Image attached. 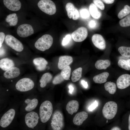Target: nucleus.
Returning a JSON list of instances; mask_svg holds the SVG:
<instances>
[{
    "mask_svg": "<svg viewBox=\"0 0 130 130\" xmlns=\"http://www.w3.org/2000/svg\"><path fill=\"white\" fill-rule=\"evenodd\" d=\"M79 108V103L76 100L69 101L67 104L66 109L68 113L72 115L73 113L76 112Z\"/></svg>",
    "mask_w": 130,
    "mask_h": 130,
    "instance_id": "nucleus-22",
    "label": "nucleus"
},
{
    "mask_svg": "<svg viewBox=\"0 0 130 130\" xmlns=\"http://www.w3.org/2000/svg\"><path fill=\"white\" fill-rule=\"evenodd\" d=\"M73 58L68 56H62L60 57L58 63V67L60 70H62L69 66L72 62Z\"/></svg>",
    "mask_w": 130,
    "mask_h": 130,
    "instance_id": "nucleus-19",
    "label": "nucleus"
},
{
    "mask_svg": "<svg viewBox=\"0 0 130 130\" xmlns=\"http://www.w3.org/2000/svg\"><path fill=\"white\" fill-rule=\"evenodd\" d=\"M117 110V103L113 101H109L104 105L102 110L104 117L107 119H111L116 115Z\"/></svg>",
    "mask_w": 130,
    "mask_h": 130,
    "instance_id": "nucleus-8",
    "label": "nucleus"
},
{
    "mask_svg": "<svg viewBox=\"0 0 130 130\" xmlns=\"http://www.w3.org/2000/svg\"><path fill=\"white\" fill-rule=\"evenodd\" d=\"M38 6L41 10L49 15H53L56 12L55 5L51 0H40L38 2Z\"/></svg>",
    "mask_w": 130,
    "mask_h": 130,
    "instance_id": "nucleus-9",
    "label": "nucleus"
},
{
    "mask_svg": "<svg viewBox=\"0 0 130 130\" xmlns=\"http://www.w3.org/2000/svg\"><path fill=\"white\" fill-rule=\"evenodd\" d=\"M41 126L47 122L51 118L53 112V106L49 100H46L40 102L38 108Z\"/></svg>",
    "mask_w": 130,
    "mask_h": 130,
    "instance_id": "nucleus-5",
    "label": "nucleus"
},
{
    "mask_svg": "<svg viewBox=\"0 0 130 130\" xmlns=\"http://www.w3.org/2000/svg\"><path fill=\"white\" fill-rule=\"evenodd\" d=\"M5 40L6 44L15 51L20 52L23 50L24 47L22 44L13 36L10 35H7Z\"/></svg>",
    "mask_w": 130,
    "mask_h": 130,
    "instance_id": "nucleus-10",
    "label": "nucleus"
},
{
    "mask_svg": "<svg viewBox=\"0 0 130 130\" xmlns=\"http://www.w3.org/2000/svg\"><path fill=\"white\" fill-rule=\"evenodd\" d=\"M107 122H108V120H107V122H106L107 123Z\"/></svg>",
    "mask_w": 130,
    "mask_h": 130,
    "instance_id": "nucleus-48",
    "label": "nucleus"
},
{
    "mask_svg": "<svg viewBox=\"0 0 130 130\" xmlns=\"http://www.w3.org/2000/svg\"><path fill=\"white\" fill-rule=\"evenodd\" d=\"M35 84L34 80L28 77H24L18 80L13 88L10 90L14 93L22 95L36 91Z\"/></svg>",
    "mask_w": 130,
    "mask_h": 130,
    "instance_id": "nucleus-4",
    "label": "nucleus"
},
{
    "mask_svg": "<svg viewBox=\"0 0 130 130\" xmlns=\"http://www.w3.org/2000/svg\"><path fill=\"white\" fill-rule=\"evenodd\" d=\"M68 87L69 89V92L71 94H72L74 89L73 87L70 84L69 85Z\"/></svg>",
    "mask_w": 130,
    "mask_h": 130,
    "instance_id": "nucleus-46",
    "label": "nucleus"
},
{
    "mask_svg": "<svg viewBox=\"0 0 130 130\" xmlns=\"http://www.w3.org/2000/svg\"><path fill=\"white\" fill-rule=\"evenodd\" d=\"M88 113L85 111L79 112L77 113L73 119V122L75 125L80 126L87 118Z\"/></svg>",
    "mask_w": 130,
    "mask_h": 130,
    "instance_id": "nucleus-20",
    "label": "nucleus"
},
{
    "mask_svg": "<svg viewBox=\"0 0 130 130\" xmlns=\"http://www.w3.org/2000/svg\"><path fill=\"white\" fill-rule=\"evenodd\" d=\"M91 40L93 45L97 48L101 50H104L105 48V41L101 35L98 34L93 35L92 37Z\"/></svg>",
    "mask_w": 130,
    "mask_h": 130,
    "instance_id": "nucleus-15",
    "label": "nucleus"
},
{
    "mask_svg": "<svg viewBox=\"0 0 130 130\" xmlns=\"http://www.w3.org/2000/svg\"><path fill=\"white\" fill-rule=\"evenodd\" d=\"M89 10L91 15L94 18L98 19L101 17V12L94 4L91 3L90 5Z\"/></svg>",
    "mask_w": 130,
    "mask_h": 130,
    "instance_id": "nucleus-27",
    "label": "nucleus"
},
{
    "mask_svg": "<svg viewBox=\"0 0 130 130\" xmlns=\"http://www.w3.org/2000/svg\"><path fill=\"white\" fill-rule=\"evenodd\" d=\"M97 25L96 22L93 20H92L89 22V25L90 27L91 28H95Z\"/></svg>",
    "mask_w": 130,
    "mask_h": 130,
    "instance_id": "nucleus-42",
    "label": "nucleus"
},
{
    "mask_svg": "<svg viewBox=\"0 0 130 130\" xmlns=\"http://www.w3.org/2000/svg\"><path fill=\"white\" fill-rule=\"evenodd\" d=\"M94 4L98 8L101 10H104L105 6L103 2L100 0H93Z\"/></svg>",
    "mask_w": 130,
    "mask_h": 130,
    "instance_id": "nucleus-38",
    "label": "nucleus"
},
{
    "mask_svg": "<svg viewBox=\"0 0 130 130\" xmlns=\"http://www.w3.org/2000/svg\"><path fill=\"white\" fill-rule=\"evenodd\" d=\"M3 2L7 8L13 11L19 10L21 6V3L19 0H3Z\"/></svg>",
    "mask_w": 130,
    "mask_h": 130,
    "instance_id": "nucleus-17",
    "label": "nucleus"
},
{
    "mask_svg": "<svg viewBox=\"0 0 130 130\" xmlns=\"http://www.w3.org/2000/svg\"><path fill=\"white\" fill-rule=\"evenodd\" d=\"M17 32L20 37L25 38L33 34L34 31L31 25L28 24H24L18 27Z\"/></svg>",
    "mask_w": 130,
    "mask_h": 130,
    "instance_id": "nucleus-13",
    "label": "nucleus"
},
{
    "mask_svg": "<svg viewBox=\"0 0 130 130\" xmlns=\"http://www.w3.org/2000/svg\"><path fill=\"white\" fill-rule=\"evenodd\" d=\"M39 92L38 91H36L21 95V97H20L18 117L38 108L40 102V96Z\"/></svg>",
    "mask_w": 130,
    "mask_h": 130,
    "instance_id": "nucleus-2",
    "label": "nucleus"
},
{
    "mask_svg": "<svg viewBox=\"0 0 130 130\" xmlns=\"http://www.w3.org/2000/svg\"><path fill=\"white\" fill-rule=\"evenodd\" d=\"M105 90L111 94H113L116 92L117 87L115 83L110 82H108L104 84Z\"/></svg>",
    "mask_w": 130,
    "mask_h": 130,
    "instance_id": "nucleus-30",
    "label": "nucleus"
},
{
    "mask_svg": "<svg viewBox=\"0 0 130 130\" xmlns=\"http://www.w3.org/2000/svg\"><path fill=\"white\" fill-rule=\"evenodd\" d=\"M119 24L120 26L123 27H130V14L121 20L119 21Z\"/></svg>",
    "mask_w": 130,
    "mask_h": 130,
    "instance_id": "nucleus-35",
    "label": "nucleus"
},
{
    "mask_svg": "<svg viewBox=\"0 0 130 130\" xmlns=\"http://www.w3.org/2000/svg\"><path fill=\"white\" fill-rule=\"evenodd\" d=\"M81 83L84 88H86L88 87V84L87 82L84 80H82L81 81Z\"/></svg>",
    "mask_w": 130,
    "mask_h": 130,
    "instance_id": "nucleus-44",
    "label": "nucleus"
},
{
    "mask_svg": "<svg viewBox=\"0 0 130 130\" xmlns=\"http://www.w3.org/2000/svg\"><path fill=\"white\" fill-rule=\"evenodd\" d=\"M33 62L36 66L37 69L39 71L45 70L48 64L47 61L42 57L37 58H34L33 60Z\"/></svg>",
    "mask_w": 130,
    "mask_h": 130,
    "instance_id": "nucleus-21",
    "label": "nucleus"
},
{
    "mask_svg": "<svg viewBox=\"0 0 130 130\" xmlns=\"http://www.w3.org/2000/svg\"><path fill=\"white\" fill-rule=\"evenodd\" d=\"M118 50L122 56L127 58H130V46H121L118 48Z\"/></svg>",
    "mask_w": 130,
    "mask_h": 130,
    "instance_id": "nucleus-32",
    "label": "nucleus"
},
{
    "mask_svg": "<svg viewBox=\"0 0 130 130\" xmlns=\"http://www.w3.org/2000/svg\"><path fill=\"white\" fill-rule=\"evenodd\" d=\"M108 72H105L95 76L93 80L95 83L101 84L105 82L109 76Z\"/></svg>",
    "mask_w": 130,
    "mask_h": 130,
    "instance_id": "nucleus-25",
    "label": "nucleus"
},
{
    "mask_svg": "<svg viewBox=\"0 0 130 130\" xmlns=\"http://www.w3.org/2000/svg\"><path fill=\"white\" fill-rule=\"evenodd\" d=\"M117 85L118 88L125 89L130 86V74H124L120 76L117 79Z\"/></svg>",
    "mask_w": 130,
    "mask_h": 130,
    "instance_id": "nucleus-14",
    "label": "nucleus"
},
{
    "mask_svg": "<svg viewBox=\"0 0 130 130\" xmlns=\"http://www.w3.org/2000/svg\"><path fill=\"white\" fill-rule=\"evenodd\" d=\"M71 68L69 66L62 69L60 73V74L65 80H69L70 76Z\"/></svg>",
    "mask_w": 130,
    "mask_h": 130,
    "instance_id": "nucleus-34",
    "label": "nucleus"
},
{
    "mask_svg": "<svg viewBox=\"0 0 130 130\" xmlns=\"http://www.w3.org/2000/svg\"><path fill=\"white\" fill-rule=\"evenodd\" d=\"M80 14L81 17L83 18L86 19L90 16V13L88 10L85 9H83L80 10Z\"/></svg>",
    "mask_w": 130,
    "mask_h": 130,
    "instance_id": "nucleus-37",
    "label": "nucleus"
},
{
    "mask_svg": "<svg viewBox=\"0 0 130 130\" xmlns=\"http://www.w3.org/2000/svg\"><path fill=\"white\" fill-rule=\"evenodd\" d=\"M65 9L69 18H72L75 20L78 19L79 16L78 12L73 4L70 2L67 3L65 6Z\"/></svg>",
    "mask_w": 130,
    "mask_h": 130,
    "instance_id": "nucleus-16",
    "label": "nucleus"
},
{
    "mask_svg": "<svg viewBox=\"0 0 130 130\" xmlns=\"http://www.w3.org/2000/svg\"><path fill=\"white\" fill-rule=\"evenodd\" d=\"M117 64L120 67L124 69L130 70V58L126 60L120 59L118 60Z\"/></svg>",
    "mask_w": 130,
    "mask_h": 130,
    "instance_id": "nucleus-31",
    "label": "nucleus"
},
{
    "mask_svg": "<svg viewBox=\"0 0 130 130\" xmlns=\"http://www.w3.org/2000/svg\"><path fill=\"white\" fill-rule=\"evenodd\" d=\"M130 14V6L128 5H125L118 14L117 16L120 19Z\"/></svg>",
    "mask_w": 130,
    "mask_h": 130,
    "instance_id": "nucleus-33",
    "label": "nucleus"
},
{
    "mask_svg": "<svg viewBox=\"0 0 130 130\" xmlns=\"http://www.w3.org/2000/svg\"><path fill=\"white\" fill-rule=\"evenodd\" d=\"M14 93L10 89L0 91V112L8 104Z\"/></svg>",
    "mask_w": 130,
    "mask_h": 130,
    "instance_id": "nucleus-11",
    "label": "nucleus"
},
{
    "mask_svg": "<svg viewBox=\"0 0 130 130\" xmlns=\"http://www.w3.org/2000/svg\"><path fill=\"white\" fill-rule=\"evenodd\" d=\"M18 119L17 127L20 129L38 130L41 127L38 108L19 117Z\"/></svg>",
    "mask_w": 130,
    "mask_h": 130,
    "instance_id": "nucleus-3",
    "label": "nucleus"
},
{
    "mask_svg": "<svg viewBox=\"0 0 130 130\" xmlns=\"http://www.w3.org/2000/svg\"><path fill=\"white\" fill-rule=\"evenodd\" d=\"M127 120V128L128 130H130V112L129 114Z\"/></svg>",
    "mask_w": 130,
    "mask_h": 130,
    "instance_id": "nucleus-45",
    "label": "nucleus"
},
{
    "mask_svg": "<svg viewBox=\"0 0 130 130\" xmlns=\"http://www.w3.org/2000/svg\"><path fill=\"white\" fill-rule=\"evenodd\" d=\"M64 80L60 73L56 75L54 77L52 81V83L53 84L56 85L61 83Z\"/></svg>",
    "mask_w": 130,
    "mask_h": 130,
    "instance_id": "nucleus-36",
    "label": "nucleus"
},
{
    "mask_svg": "<svg viewBox=\"0 0 130 130\" xmlns=\"http://www.w3.org/2000/svg\"><path fill=\"white\" fill-rule=\"evenodd\" d=\"M14 63L11 59L8 58H4L0 61V67L2 70L6 71L14 66Z\"/></svg>",
    "mask_w": 130,
    "mask_h": 130,
    "instance_id": "nucleus-24",
    "label": "nucleus"
},
{
    "mask_svg": "<svg viewBox=\"0 0 130 130\" xmlns=\"http://www.w3.org/2000/svg\"><path fill=\"white\" fill-rule=\"evenodd\" d=\"M88 35L87 29L84 27L78 28L72 34L71 36L73 40L77 42H81L84 40Z\"/></svg>",
    "mask_w": 130,
    "mask_h": 130,
    "instance_id": "nucleus-12",
    "label": "nucleus"
},
{
    "mask_svg": "<svg viewBox=\"0 0 130 130\" xmlns=\"http://www.w3.org/2000/svg\"><path fill=\"white\" fill-rule=\"evenodd\" d=\"M110 65V62L109 60L100 59L96 61L95 66L98 69L104 70L106 69Z\"/></svg>",
    "mask_w": 130,
    "mask_h": 130,
    "instance_id": "nucleus-26",
    "label": "nucleus"
},
{
    "mask_svg": "<svg viewBox=\"0 0 130 130\" xmlns=\"http://www.w3.org/2000/svg\"><path fill=\"white\" fill-rule=\"evenodd\" d=\"M6 21L8 23L10 26H14L18 22V18L17 14L13 13L8 15L6 19Z\"/></svg>",
    "mask_w": 130,
    "mask_h": 130,
    "instance_id": "nucleus-29",
    "label": "nucleus"
},
{
    "mask_svg": "<svg viewBox=\"0 0 130 130\" xmlns=\"http://www.w3.org/2000/svg\"><path fill=\"white\" fill-rule=\"evenodd\" d=\"M98 105V103L97 101L95 100L93 103L90 105L88 107L89 110L90 111H92L96 108Z\"/></svg>",
    "mask_w": 130,
    "mask_h": 130,
    "instance_id": "nucleus-40",
    "label": "nucleus"
},
{
    "mask_svg": "<svg viewBox=\"0 0 130 130\" xmlns=\"http://www.w3.org/2000/svg\"><path fill=\"white\" fill-rule=\"evenodd\" d=\"M82 69L80 67L75 70L72 72L71 80L73 82H76L81 78L82 77Z\"/></svg>",
    "mask_w": 130,
    "mask_h": 130,
    "instance_id": "nucleus-28",
    "label": "nucleus"
},
{
    "mask_svg": "<svg viewBox=\"0 0 130 130\" xmlns=\"http://www.w3.org/2000/svg\"><path fill=\"white\" fill-rule=\"evenodd\" d=\"M65 124L64 117L62 112L59 110H55L52 113L50 122L51 129L53 130H62Z\"/></svg>",
    "mask_w": 130,
    "mask_h": 130,
    "instance_id": "nucleus-6",
    "label": "nucleus"
},
{
    "mask_svg": "<svg viewBox=\"0 0 130 130\" xmlns=\"http://www.w3.org/2000/svg\"><path fill=\"white\" fill-rule=\"evenodd\" d=\"M20 69L18 68L13 66L6 71L3 74L5 78L11 79L15 78L18 77L20 74Z\"/></svg>",
    "mask_w": 130,
    "mask_h": 130,
    "instance_id": "nucleus-18",
    "label": "nucleus"
},
{
    "mask_svg": "<svg viewBox=\"0 0 130 130\" xmlns=\"http://www.w3.org/2000/svg\"><path fill=\"white\" fill-rule=\"evenodd\" d=\"M71 36L70 34L66 35L64 38L62 42V45L63 46L67 45L69 43L71 39Z\"/></svg>",
    "mask_w": 130,
    "mask_h": 130,
    "instance_id": "nucleus-39",
    "label": "nucleus"
},
{
    "mask_svg": "<svg viewBox=\"0 0 130 130\" xmlns=\"http://www.w3.org/2000/svg\"><path fill=\"white\" fill-rule=\"evenodd\" d=\"M5 35L4 33L2 32H0V47H1L2 44L4 40Z\"/></svg>",
    "mask_w": 130,
    "mask_h": 130,
    "instance_id": "nucleus-41",
    "label": "nucleus"
},
{
    "mask_svg": "<svg viewBox=\"0 0 130 130\" xmlns=\"http://www.w3.org/2000/svg\"><path fill=\"white\" fill-rule=\"evenodd\" d=\"M53 43L52 36L48 34H45L39 38L34 44L35 48L38 50L44 51L49 49Z\"/></svg>",
    "mask_w": 130,
    "mask_h": 130,
    "instance_id": "nucleus-7",
    "label": "nucleus"
},
{
    "mask_svg": "<svg viewBox=\"0 0 130 130\" xmlns=\"http://www.w3.org/2000/svg\"><path fill=\"white\" fill-rule=\"evenodd\" d=\"M52 78V76L50 73L47 72L44 74L39 80V87L41 89L45 88L51 81Z\"/></svg>",
    "mask_w": 130,
    "mask_h": 130,
    "instance_id": "nucleus-23",
    "label": "nucleus"
},
{
    "mask_svg": "<svg viewBox=\"0 0 130 130\" xmlns=\"http://www.w3.org/2000/svg\"><path fill=\"white\" fill-rule=\"evenodd\" d=\"M18 95L14 94L6 107L0 112V130L17 127L20 102Z\"/></svg>",
    "mask_w": 130,
    "mask_h": 130,
    "instance_id": "nucleus-1",
    "label": "nucleus"
},
{
    "mask_svg": "<svg viewBox=\"0 0 130 130\" xmlns=\"http://www.w3.org/2000/svg\"><path fill=\"white\" fill-rule=\"evenodd\" d=\"M105 3L108 4H111L113 3L115 0H102Z\"/></svg>",
    "mask_w": 130,
    "mask_h": 130,
    "instance_id": "nucleus-43",
    "label": "nucleus"
},
{
    "mask_svg": "<svg viewBox=\"0 0 130 130\" xmlns=\"http://www.w3.org/2000/svg\"><path fill=\"white\" fill-rule=\"evenodd\" d=\"M121 129L119 127H115L112 128L110 130H121Z\"/></svg>",
    "mask_w": 130,
    "mask_h": 130,
    "instance_id": "nucleus-47",
    "label": "nucleus"
}]
</instances>
